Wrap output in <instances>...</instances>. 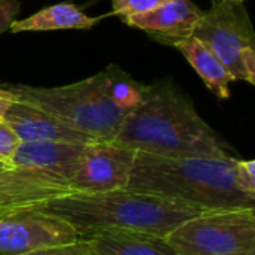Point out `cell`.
Returning a JSON list of instances; mask_svg holds the SVG:
<instances>
[{
    "mask_svg": "<svg viewBox=\"0 0 255 255\" xmlns=\"http://www.w3.org/2000/svg\"><path fill=\"white\" fill-rule=\"evenodd\" d=\"M3 121L15 131L21 142H97L91 136L63 124L49 114L15 100L6 111Z\"/></svg>",
    "mask_w": 255,
    "mask_h": 255,
    "instance_id": "7c38bea8",
    "label": "cell"
},
{
    "mask_svg": "<svg viewBox=\"0 0 255 255\" xmlns=\"http://www.w3.org/2000/svg\"><path fill=\"white\" fill-rule=\"evenodd\" d=\"M203 79L205 85L220 99L230 97V82L235 79L223 61L197 37L191 36L175 46Z\"/></svg>",
    "mask_w": 255,
    "mask_h": 255,
    "instance_id": "5bb4252c",
    "label": "cell"
},
{
    "mask_svg": "<svg viewBox=\"0 0 255 255\" xmlns=\"http://www.w3.org/2000/svg\"><path fill=\"white\" fill-rule=\"evenodd\" d=\"M194 37L226 66L235 81L255 84V33L244 1L224 0L203 10Z\"/></svg>",
    "mask_w": 255,
    "mask_h": 255,
    "instance_id": "8992f818",
    "label": "cell"
},
{
    "mask_svg": "<svg viewBox=\"0 0 255 255\" xmlns=\"http://www.w3.org/2000/svg\"><path fill=\"white\" fill-rule=\"evenodd\" d=\"M112 142L134 152L169 158L233 157L223 137L172 81L145 85L140 102L126 117Z\"/></svg>",
    "mask_w": 255,
    "mask_h": 255,
    "instance_id": "6da1fadb",
    "label": "cell"
},
{
    "mask_svg": "<svg viewBox=\"0 0 255 255\" xmlns=\"http://www.w3.org/2000/svg\"><path fill=\"white\" fill-rule=\"evenodd\" d=\"M18 12V0H0V34L10 28V25L16 21Z\"/></svg>",
    "mask_w": 255,
    "mask_h": 255,
    "instance_id": "d6986e66",
    "label": "cell"
},
{
    "mask_svg": "<svg viewBox=\"0 0 255 255\" xmlns=\"http://www.w3.org/2000/svg\"><path fill=\"white\" fill-rule=\"evenodd\" d=\"M136 152L112 140L87 146L79 169L69 179L73 193L100 194L124 190L130 181Z\"/></svg>",
    "mask_w": 255,
    "mask_h": 255,
    "instance_id": "52a82bcc",
    "label": "cell"
},
{
    "mask_svg": "<svg viewBox=\"0 0 255 255\" xmlns=\"http://www.w3.org/2000/svg\"><path fill=\"white\" fill-rule=\"evenodd\" d=\"M90 143L72 142H21L10 166L40 170L69 182L76 173Z\"/></svg>",
    "mask_w": 255,
    "mask_h": 255,
    "instance_id": "8fae6325",
    "label": "cell"
},
{
    "mask_svg": "<svg viewBox=\"0 0 255 255\" xmlns=\"http://www.w3.org/2000/svg\"><path fill=\"white\" fill-rule=\"evenodd\" d=\"M33 212L67 223L79 239H85L96 233L120 230L166 236L205 211L124 188L100 194L72 193L54 199Z\"/></svg>",
    "mask_w": 255,
    "mask_h": 255,
    "instance_id": "3957f363",
    "label": "cell"
},
{
    "mask_svg": "<svg viewBox=\"0 0 255 255\" xmlns=\"http://www.w3.org/2000/svg\"><path fill=\"white\" fill-rule=\"evenodd\" d=\"M0 90L12 100L43 111L97 142L112 140L130 114L114 94L112 66L69 85L33 87L4 82Z\"/></svg>",
    "mask_w": 255,
    "mask_h": 255,
    "instance_id": "277c9868",
    "label": "cell"
},
{
    "mask_svg": "<svg viewBox=\"0 0 255 255\" xmlns=\"http://www.w3.org/2000/svg\"><path fill=\"white\" fill-rule=\"evenodd\" d=\"M164 239L178 255H255V211H205L173 229Z\"/></svg>",
    "mask_w": 255,
    "mask_h": 255,
    "instance_id": "5b68a950",
    "label": "cell"
},
{
    "mask_svg": "<svg viewBox=\"0 0 255 255\" xmlns=\"http://www.w3.org/2000/svg\"><path fill=\"white\" fill-rule=\"evenodd\" d=\"M169 1L170 0H112L114 13L120 15L121 18L151 12Z\"/></svg>",
    "mask_w": 255,
    "mask_h": 255,
    "instance_id": "2e32d148",
    "label": "cell"
},
{
    "mask_svg": "<svg viewBox=\"0 0 255 255\" xmlns=\"http://www.w3.org/2000/svg\"><path fill=\"white\" fill-rule=\"evenodd\" d=\"M85 241L94 255H178L164 236L145 232H102Z\"/></svg>",
    "mask_w": 255,
    "mask_h": 255,
    "instance_id": "4fadbf2b",
    "label": "cell"
},
{
    "mask_svg": "<svg viewBox=\"0 0 255 255\" xmlns=\"http://www.w3.org/2000/svg\"><path fill=\"white\" fill-rule=\"evenodd\" d=\"M72 193L69 184L58 176L34 169L0 166V218L33 212Z\"/></svg>",
    "mask_w": 255,
    "mask_h": 255,
    "instance_id": "ba28073f",
    "label": "cell"
},
{
    "mask_svg": "<svg viewBox=\"0 0 255 255\" xmlns=\"http://www.w3.org/2000/svg\"><path fill=\"white\" fill-rule=\"evenodd\" d=\"M12 99L3 91V90H0V121L4 118V114H6V111L9 109V106L12 105Z\"/></svg>",
    "mask_w": 255,
    "mask_h": 255,
    "instance_id": "ffe728a7",
    "label": "cell"
},
{
    "mask_svg": "<svg viewBox=\"0 0 255 255\" xmlns=\"http://www.w3.org/2000/svg\"><path fill=\"white\" fill-rule=\"evenodd\" d=\"M220 1H224V0H212V4H215V3H220ZM236 1H245V0H236Z\"/></svg>",
    "mask_w": 255,
    "mask_h": 255,
    "instance_id": "44dd1931",
    "label": "cell"
},
{
    "mask_svg": "<svg viewBox=\"0 0 255 255\" xmlns=\"http://www.w3.org/2000/svg\"><path fill=\"white\" fill-rule=\"evenodd\" d=\"M64 221L40 212H24L0 218V255H21L78 241Z\"/></svg>",
    "mask_w": 255,
    "mask_h": 255,
    "instance_id": "9c48e42d",
    "label": "cell"
},
{
    "mask_svg": "<svg viewBox=\"0 0 255 255\" xmlns=\"http://www.w3.org/2000/svg\"><path fill=\"white\" fill-rule=\"evenodd\" d=\"M21 255H94V253L91 251V248L85 239H78L70 244L48 247V248L36 250V251Z\"/></svg>",
    "mask_w": 255,
    "mask_h": 255,
    "instance_id": "e0dca14e",
    "label": "cell"
},
{
    "mask_svg": "<svg viewBox=\"0 0 255 255\" xmlns=\"http://www.w3.org/2000/svg\"><path fill=\"white\" fill-rule=\"evenodd\" d=\"M128 191L175 200L200 211L255 208L239 182L238 158H169L136 152Z\"/></svg>",
    "mask_w": 255,
    "mask_h": 255,
    "instance_id": "7a4b0ae2",
    "label": "cell"
},
{
    "mask_svg": "<svg viewBox=\"0 0 255 255\" xmlns=\"http://www.w3.org/2000/svg\"><path fill=\"white\" fill-rule=\"evenodd\" d=\"M21 140L15 131L1 120L0 121V164L10 166V160L18 149Z\"/></svg>",
    "mask_w": 255,
    "mask_h": 255,
    "instance_id": "ac0fdd59",
    "label": "cell"
},
{
    "mask_svg": "<svg viewBox=\"0 0 255 255\" xmlns=\"http://www.w3.org/2000/svg\"><path fill=\"white\" fill-rule=\"evenodd\" d=\"M102 18L85 15L73 3H57L40 9L25 19H16L10 25V31H48V30H67V28H91Z\"/></svg>",
    "mask_w": 255,
    "mask_h": 255,
    "instance_id": "9a60e30c",
    "label": "cell"
},
{
    "mask_svg": "<svg viewBox=\"0 0 255 255\" xmlns=\"http://www.w3.org/2000/svg\"><path fill=\"white\" fill-rule=\"evenodd\" d=\"M203 10L191 0H170L169 3L145 13L124 16L130 27L146 31L163 45L176 46L194 34Z\"/></svg>",
    "mask_w": 255,
    "mask_h": 255,
    "instance_id": "30bf717a",
    "label": "cell"
}]
</instances>
